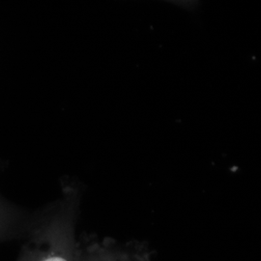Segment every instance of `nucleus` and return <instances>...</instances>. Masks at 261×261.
Wrapping results in <instances>:
<instances>
[{"label":"nucleus","instance_id":"7ed1b4c3","mask_svg":"<svg viewBox=\"0 0 261 261\" xmlns=\"http://www.w3.org/2000/svg\"><path fill=\"white\" fill-rule=\"evenodd\" d=\"M3 238H6V237L4 236V234L2 232V229H1V227H0V240H2Z\"/></svg>","mask_w":261,"mask_h":261},{"label":"nucleus","instance_id":"f03ea898","mask_svg":"<svg viewBox=\"0 0 261 261\" xmlns=\"http://www.w3.org/2000/svg\"><path fill=\"white\" fill-rule=\"evenodd\" d=\"M80 261H151L148 250L139 244L84 237L79 241Z\"/></svg>","mask_w":261,"mask_h":261},{"label":"nucleus","instance_id":"f257e3e1","mask_svg":"<svg viewBox=\"0 0 261 261\" xmlns=\"http://www.w3.org/2000/svg\"><path fill=\"white\" fill-rule=\"evenodd\" d=\"M18 261H80L73 228L63 221L37 227L27 237Z\"/></svg>","mask_w":261,"mask_h":261}]
</instances>
